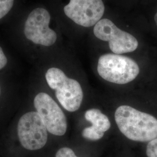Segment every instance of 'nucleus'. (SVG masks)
Returning <instances> with one entry per match:
<instances>
[{"instance_id":"9","label":"nucleus","mask_w":157,"mask_h":157,"mask_svg":"<svg viewBox=\"0 0 157 157\" xmlns=\"http://www.w3.org/2000/svg\"><path fill=\"white\" fill-rule=\"evenodd\" d=\"M84 118L92 124L93 127L104 133L111 128V122L108 117L98 109L91 108L86 111Z\"/></svg>"},{"instance_id":"7","label":"nucleus","mask_w":157,"mask_h":157,"mask_svg":"<svg viewBox=\"0 0 157 157\" xmlns=\"http://www.w3.org/2000/svg\"><path fill=\"white\" fill-rule=\"evenodd\" d=\"M51 17L45 9L38 8L30 12L26 21L24 33L34 44L49 47L57 39L55 31L49 28Z\"/></svg>"},{"instance_id":"15","label":"nucleus","mask_w":157,"mask_h":157,"mask_svg":"<svg viewBox=\"0 0 157 157\" xmlns=\"http://www.w3.org/2000/svg\"><path fill=\"white\" fill-rule=\"evenodd\" d=\"M154 20H155V23H156L157 26V11L156 13H155V17H154Z\"/></svg>"},{"instance_id":"13","label":"nucleus","mask_w":157,"mask_h":157,"mask_svg":"<svg viewBox=\"0 0 157 157\" xmlns=\"http://www.w3.org/2000/svg\"><path fill=\"white\" fill-rule=\"evenodd\" d=\"M55 157H78L73 151V150L67 147H63L59 148L57 151Z\"/></svg>"},{"instance_id":"8","label":"nucleus","mask_w":157,"mask_h":157,"mask_svg":"<svg viewBox=\"0 0 157 157\" xmlns=\"http://www.w3.org/2000/svg\"><path fill=\"white\" fill-rule=\"evenodd\" d=\"M63 11L74 22L88 28L101 20L105 6L102 0H70Z\"/></svg>"},{"instance_id":"4","label":"nucleus","mask_w":157,"mask_h":157,"mask_svg":"<svg viewBox=\"0 0 157 157\" xmlns=\"http://www.w3.org/2000/svg\"><path fill=\"white\" fill-rule=\"evenodd\" d=\"M48 130L36 111L26 112L17 124L19 143L26 151L35 152L43 149L47 143Z\"/></svg>"},{"instance_id":"14","label":"nucleus","mask_w":157,"mask_h":157,"mask_svg":"<svg viewBox=\"0 0 157 157\" xmlns=\"http://www.w3.org/2000/svg\"><path fill=\"white\" fill-rule=\"evenodd\" d=\"M8 60L2 48L0 47V70L3 69L7 64Z\"/></svg>"},{"instance_id":"16","label":"nucleus","mask_w":157,"mask_h":157,"mask_svg":"<svg viewBox=\"0 0 157 157\" xmlns=\"http://www.w3.org/2000/svg\"><path fill=\"white\" fill-rule=\"evenodd\" d=\"M0 95H1V86H0Z\"/></svg>"},{"instance_id":"3","label":"nucleus","mask_w":157,"mask_h":157,"mask_svg":"<svg viewBox=\"0 0 157 157\" xmlns=\"http://www.w3.org/2000/svg\"><path fill=\"white\" fill-rule=\"evenodd\" d=\"M97 72L106 81L124 84L137 78L140 68L137 63L129 57L116 54H106L98 59Z\"/></svg>"},{"instance_id":"1","label":"nucleus","mask_w":157,"mask_h":157,"mask_svg":"<svg viewBox=\"0 0 157 157\" xmlns=\"http://www.w3.org/2000/svg\"><path fill=\"white\" fill-rule=\"evenodd\" d=\"M116 124L129 140L148 142L157 138V119L129 105H121L115 113Z\"/></svg>"},{"instance_id":"2","label":"nucleus","mask_w":157,"mask_h":157,"mask_svg":"<svg viewBox=\"0 0 157 157\" xmlns=\"http://www.w3.org/2000/svg\"><path fill=\"white\" fill-rule=\"evenodd\" d=\"M48 86L55 90L56 99L62 107L69 112H75L81 106L83 91L76 80L69 78L57 67H51L45 73Z\"/></svg>"},{"instance_id":"5","label":"nucleus","mask_w":157,"mask_h":157,"mask_svg":"<svg viewBox=\"0 0 157 157\" xmlns=\"http://www.w3.org/2000/svg\"><path fill=\"white\" fill-rule=\"evenodd\" d=\"M93 32L98 39L108 41L112 52L122 54L136 50L139 45L135 37L123 31L107 18L102 19L94 27Z\"/></svg>"},{"instance_id":"11","label":"nucleus","mask_w":157,"mask_h":157,"mask_svg":"<svg viewBox=\"0 0 157 157\" xmlns=\"http://www.w3.org/2000/svg\"><path fill=\"white\" fill-rule=\"evenodd\" d=\"M13 2L14 0H0V19L10 11Z\"/></svg>"},{"instance_id":"6","label":"nucleus","mask_w":157,"mask_h":157,"mask_svg":"<svg viewBox=\"0 0 157 157\" xmlns=\"http://www.w3.org/2000/svg\"><path fill=\"white\" fill-rule=\"evenodd\" d=\"M36 111L51 134L62 136L67 130V120L64 112L50 95L44 92L36 94L33 100Z\"/></svg>"},{"instance_id":"12","label":"nucleus","mask_w":157,"mask_h":157,"mask_svg":"<svg viewBox=\"0 0 157 157\" xmlns=\"http://www.w3.org/2000/svg\"><path fill=\"white\" fill-rule=\"evenodd\" d=\"M148 157H157V138L149 141L146 148Z\"/></svg>"},{"instance_id":"10","label":"nucleus","mask_w":157,"mask_h":157,"mask_svg":"<svg viewBox=\"0 0 157 157\" xmlns=\"http://www.w3.org/2000/svg\"><path fill=\"white\" fill-rule=\"evenodd\" d=\"M104 135V132L93 126L86 128L82 131V136L89 140L97 141L101 139Z\"/></svg>"}]
</instances>
